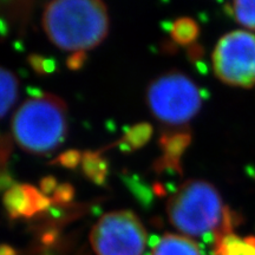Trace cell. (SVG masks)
<instances>
[{"mask_svg":"<svg viewBox=\"0 0 255 255\" xmlns=\"http://www.w3.org/2000/svg\"><path fill=\"white\" fill-rule=\"evenodd\" d=\"M146 103L158 121L183 124L196 116L202 96L196 84L181 72H168L154 79L146 89Z\"/></svg>","mask_w":255,"mask_h":255,"instance_id":"277c9868","label":"cell"},{"mask_svg":"<svg viewBox=\"0 0 255 255\" xmlns=\"http://www.w3.org/2000/svg\"><path fill=\"white\" fill-rule=\"evenodd\" d=\"M152 133V128L148 123H139L130 128L123 137V144L130 149H139L149 142Z\"/></svg>","mask_w":255,"mask_h":255,"instance_id":"5bb4252c","label":"cell"},{"mask_svg":"<svg viewBox=\"0 0 255 255\" xmlns=\"http://www.w3.org/2000/svg\"><path fill=\"white\" fill-rule=\"evenodd\" d=\"M68 133L66 105L57 96L44 94L20 105L12 119V135L21 149L46 155L65 141Z\"/></svg>","mask_w":255,"mask_h":255,"instance_id":"3957f363","label":"cell"},{"mask_svg":"<svg viewBox=\"0 0 255 255\" xmlns=\"http://www.w3.org/2000/svg\"><path fill=\"white\" fill-rule=\"evenodd\" d=\"M85 63V52H73L71 57H69L68 66L71 70H78L81 69Z\"/></svg>","mask_w":255,"mask_h":255,"instance_id":"d6986e66","label":"cell"},{"mask_svg":"<svg viewBox=\"0 0 255 255\" xmlns=\"http://www.w3.org/2000/svg\"><path fill=\"white\" fill-rule=\"evenodd\" d=\"M227 227L215 237L213 255H255V237L241 238Z\"/></svg>","mask_w":255,"mask_h":255,"instance_id":"9c48e42d","label":"cell"},{"mask_svg":"<svg viewBox=\"0 0 255 255\" xmlns=\"http://www.w3.org/2000/svg\"><path fill=\"white\" fill-rule=\"evenodd\" d=\"M200 28L191 18H180L175 20L170 28V36L180 45H189L199 37Z\"/></svg>","mask_w":255,"mask_h":255,"instance_id":"4fadbf2b","label":"cell"},{"mask_svg":"<svg viewBox=\"0 0 255 255\" xmlns=\"http://www.w3.org/2000/svg\"><path fill=\"white\" fill-rule=\"evenodd\" d=\"M233 11L242 26L255 31V0H234Z\"/></svg>","mask_w":255,"mask_h":255,"instance_id":"9a60e30c","label":"cell"},{"mask_svg":"<svg viewBox=\"0 0 255 255\" xmlns=\"http://www.w3.org/2000/svg\"><path fill=\"white\" fill-rule=\"evenodd\" d=\"M82 168L85 176L97 184H103L108 174V164L100 154L87 151L83 154Z\"/></svg>","mask_w":255,"mask_h":255,"instance_id":"7c38bea8","label":"cell"},{"mask_svg":"<svg viewBox=\"0 0 255 255\" xmlns=\"http://www.w3.org/2000/svg\"><path fill=\"white\" fill-rule=\"evenodd\" d=\"M2 201L11 218H31L46 210L52 202L43 191L28 184L9 187Z\"/></svg>","mask_w":255,"mask_h":255,"instance_id":"52a82bcc","label":"cell"},{"mask_svg":"<svg viewBox=\"0 0 255 255\" xmlns=\"http://www.w3.org/2000/svg\"><path fill=\"white\" fill-rule=\"evenodd\" d=\"M213 68L223 83L237 87L255 84V34L233 31L219 40L213 53Z\"/></svg>","mask_w":255,"mask_h":255,"instance_id":"8992f818","label":"cell"},{"mask_svg":"<svg viewBox=\"0 0 255 255\" xmlns=\"http://www.w3.org/2000/svg\"><path fill=\"white\" fill-rule=\"evenodd\" d=\"M43 28L59 49L72 52L98 46L110 28L108 7L103 0H52L43 13Z\"/></svg>","mask_w":255,"mask_h":255,"instance_id":"6da1fadb","label":"cell"},{"mask_svg":"<svg viewBox=\"0 0 255 255\" xmlns=\"http://www.w3.org/2000/svg\"><path fill=\"white\" fill-rule=\"evenodd\" d=\"M167 214L171 225L189 237L215 238L232 226L231 213L219 191L201 180H189L177 188L167 202Z\"/></svg>","mask_w":255,"mask_h":255,"instance_id":"7a4b0ae2","label":"cell"},{"mask_svg":"<svg viewBox=\"0 0 255 255\" xmlns=\"http://www.w3.org/2000/svg\"><path fill=\"white\" fill-rule=\"evenodd\" d=\"M151 255H202L199 245L189 238L165 234L159 239Z\"/></svg>","mask_w":255,"mask_h":255,"instance_id":"30bf717a","label":"cell"},{"mask_svg":"<svg viewBox=\"0 0 255 255\" xmlns=\"http://www.w3.org/2000/svg\"><path fill=\"white\" fill-rule=\"evenodd\" d=\"M96 255H142L146 232L139 219L129 210L104 214L90 233Z\"/></svg>","mask_w":255,"mask_h":255,"instance_id":"5b68a950","label":"cell"},{"mask_svg":"<svg viewBox=\"0 0 255 255\" xmlns=\"http://www.w3.org/2000/svg\"><path fill=\"white\" fill-rule=\"evenodd\" d=\"M82 157L83 155L79 151L69 150L60 155L59 157L57 158V162H58L59 164H62L63 167L72 169L77 167L79 163H82Z\"/></svg>","mask_w":255,"mask_h":255,"instance_id":"ac0fdd59","label":"cell"},{"mask_svg":"<svg viewBox=\"0 0 255 255\" xmlns=\"http://www.w3.org/2000/svg\"><path fill=\"white\" fill-rule=\"evenodd\" d=\"M58 187L57 184V181L55 177H45L44 180H41L40 182V190L43 191L44 194H53V191L56 190V188Z\"/></svg>","mask_w":255,"mask_h":255,"instance_id":"ffe728a7","label":"cell"},{"mask_svg":"<svg viewBox=\"0 0 255 255\" xmlns=\"http://www.w3.org/2000/svg\"><path fill=\"white\" fill-rule=\"evenodd\" d=\"M75 195V189L70 184H59L53 191L51 201L56 203H68Z\"/></svg>","mask_w":255,"mask_h":255,"instance_id":"e0dca14e","label":"cell"},{"mask_svg":"<svg viewBox=\"0 0 255 255\" xmlns=\"http://www.w3.org/2000/svg\"><path fill=\"white\" fill-rule=\"evenodd\" d=\"M19 94V82L13 72L0 66V119L15 104Z\"/></svg>","mask_w":255,"mask_h":255,"instance_id":"8fae6325","label":"cell"},{"mask_svg":"<svg viewBox=\"0 0 255 255\" xmlns=\"http://www.w3.org/2000/svg\"><path fill=\"white\" fill-rule=\"evenodd\" d=\"M161 148L164 155L156 164L157 170H176L180 173L181 167V156L186 151L190 143V135L188 132H174V133H164L162 136Z\"/></svg>","mask_w":255,"mask_h":255,"instance_id":"ba28073f","label":"cell"},{"mask_svg":"<svg viewBox=\"0 0 255 255\" xmlns=\"http://www.w3.org/2000/svg\"><path fill=\"white\" fill-rule=\"evenodd\" d=\"M28 62H30L32 68L36 70V72L40 73V75H46V73L52 72L56 69L55 62L43 56L32 55L28 58Z\"/></svg>","mask_w":255,"mask_h":255,"instance_id":"2e32d148","label":"cell"}]
</instances>
